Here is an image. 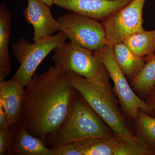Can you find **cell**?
I'll return each instance as SVG.
<instances>
[{"label": "cell", "instance_id": "2e32d148", "mask_svg": "<svg viewBox=\"0 0 155 155\" xmlns=\"http://www.w3.org/2000/svg\"><path fill=\"white\" fill-rule=\"evenodd\" d=\"M122 42L132 52L146 61L155 55V29L135 32Z\"/></svg>", "mask_w": 155, "mask_h": 155}, {"label": "cell", "instance_id": "cb8c5ba5", "mask_svg": "<svg viewBox=\"0 0 155 155\" xmlns=\"http://www.w3.org/2000/svg\"><path fill=\"white\" fill-rule=\"evenodd\" d=\"M152 155H155V147L152 150Z\"/></svg>", "mask_w": 155, "mask_h": 155}, {"label": "cell", "instance_id": "9a60e30c", "mask_svg": "<svg viewBox=\"0 0 155 155\" xmlns=\"http://www.w3.org/2000/svg\"><path fill=\"white\" fill-rule=\"evenodd\" d=\"M113 51L117 65L130 81L138 75L145 64V59L132 52L123 42L115 45Z\"/></svg>", "mask_w": 155, "mask_h": 155}, {"label": "cell", "instance_id": "4fadbf2b", "mask_svg": "<svg viewBox=\"0 0 155 155\" xmlns=\"http://www.w3.org/2000/svg\"><path fill=\"white\" fill-rule=\"evenodd\" d=\"M13 138L9 149V155H54L52 150L42 140L31 135L24 125L19 124L11 127Z\"/></svg>", "mask_w": 155, "mask_h": 155}, {"label": "cell", "instance_id": "603a6c76", "mask_svg": "<svg viewBox=\"0 0 155 155\" xmlns=\"http://www.w3.org/2000/svg\"><path fill=\"white\" fill-rule=\"evenodd\" d=\"M39 1L49 6L50 8H51L54 5V0H39Z\"/></svg>", "mask_w": 155, "mask_h": 155}, {"label": "cell", "instance_id": "52a82bcc", "mask_svg": "<svg viewBox=\"0 0 155 155\" xmlns=\"http://www.w3.org/2000/svg\"><path fill=\"white\" fill-rule=\"evenodd\" d=\"M81 155H152L151 149L136 135L115 134L74 142Z\"/></svg>", "mask_w": 155, "mask_h": 155}, {"label": "cell", "instance_id": "9c48e42d", "mask_svg": "<svg viewBox=\"0 0 155 155\" xmlns=\"http://www.w3.org/2000/svg\"><path fill=\"white\" fill-rule=\"evenodd\" d=\"M53 57L56 67L87 78L95 76L102 63L93 51L70 42L55 49Z\"/></svg>", "mask_w": 155, "mask_h": 155}, {"label": "cell", "instance_id": "30bf717a", "mask_svg": "<svg viewBox=\"0 0 155 155\" xmlns=\"http://www.w3.org/2000/svg\"><path fill=\"white\" fill-rule=\"evenodd\" d=\"M134 0H54V5L97 20L104 21Z\"/></svg>", "mask_w": 155, "mask_h": 155}, {"label": "cell", "instance_id": "8992f818", "mask_svg": "<svg viewBox=\"0 0 155 155\" xmlns=\"http://www.w3.org/2000/svg\"><path fill=\"white\" fill-rule=\"evenodd\" d=\"M60 30L71 42L91 50L97 51L107 45L103 23L71 12L58 18Z\"/></svg>", "mask_w": 155, "mask_h": 155}, {"label": "cell", "instance_id": "ac0fdd59", "mask_svg": "<svg viewBox=\"0 0 155 155\" xmlns=\"http://www.w3.org/2000/svg\"><path fill=\"white\" fill-rule=\"evenodd\" d=\"M135 135L141 139L152 150L155 147V117L138 110L134 119Z\"/></svg>", "mask_w": 155, "mask_h": 155}, {"label": "cell", "instance_id": "3957f363", "mask_svg": "<svg viewBox=\"0 0 155 155\" xmlns=\"http://www.w3.org/2000/svg\"><path fill=\"white\" fill-rule=\"evenodd\" d=\"M114 133L76 90L68 115L61 126L48 139L51 148L68 143L95 137H108Z\"/></svg>", "mask_w": 155, "mask_h": 155}, {"label": "cell", "instance_id": "7402d4cb", "mask_svg": "<svg viewBox=\"0 0 155 155\" xmlns=\"http://www.w3.org/2000/svg\"><path fill=\"white\" fill-rule=\"evenodd\" d=\"M10 127L5 110L2 104L0 103V130L7 129Z\"/></svg>", "mask_w": 155, "mask_h": 155}, {"label": "cell", "instance_id": "ffe728a7", "mask_svg": "<svg viewBox=\"0 0 155 155\" xmlns=\"http://www.w3.org/2000/svg\"><path fill=\"white\" fill-rule=\"evenodd\" d=\"M51 149L54 155H81L76 149L74 142L68 143Z\"/></svg>", "mask_w": 155, "mask_h": 155}, {"label": "cell", "instance_id": "d6986e66", "mask_svg": "<svg viewBox=\"0 0 155 155\" xmlns=\"http://www.w3.org/2000/svg\"><path fill=\"white\" fill-rule=\"evenodd\" d=\"M13 129L11 127L0 130V155H8L13 138Z\"/></svg>", "mask_w": 155, "mask_h": 155}, {"label": "cell", "instance_id": "e0dca14e", "mask_svg": "<svg viewBox=\"0 0 155 155\" xmlns=\"http://www.w3.org/2000/svg\"><path fill=\"white\" fill-rule=\"evenodd\" d=\"M134 91L144 100L155 86V55L146 61L140 72L130 81Z\"/></svg>", "mask_w": 155, "mask_h": 155}, {"label": "cell", "instance_id": "7a4b0ae2", "mask_svg": "<svg viewBox=\"0 0 155 155\" xmlns=\"http://www.w3.org/2000/svg\"><path fill=\"white\" fill-rule=\"evenodd\" d=\"M70 85L81 95L89 105L115 134L135 135L126 118L110 81L109 72L103 64L91 78L73 72H63Z\"/></svg>", "mask_w": 155, "mask_h": 155}, {"label": "cell", "instance_id": "5bb4252c", "mask_svg": "<svg viewBox=\"0 0 155 155\" xmlns=\"http://www.w3.org/2000/svg\"><path fill=\"white\" fill-rule=\"evenodd\" d=\"M11 12L4 3L0 6V82L5 81L12 68L9 53L11 36Z\"/></svg>", "mask_w": 155, "mask_h": 155}, {"label": "cell", "instance_id": "ba28073f", "mask_svg": "<svg viewBox=\"0 0 155 155\" xmlns=\"http://www.w3.org/2000/svg\"><path fill=\"white\" fill-rule=\"evenodd\" d=\"M145 1L134 0L103 21L107 45L113 47L131 34L144 30L142 12Z\"/></svg>", "mask_w": 155, "mask_h": 155}, {"label": "cell", "instance_id": "44dd1931", "mask_svg": "<svg viewBox=\"0 0 155 155\" xmlns=\"http://www.w3.org/2000/svg\"><path fill=\"white\" fill-rule=\"evenodd\" d=\"M144 101L147 105L152 110L154 116L155 117V86L153 87Z\"/></svg>", "mask_w": 155, "mask_h": 155}, {"label": "cell", "instance_id": "5b68a950", "mask_svg": "<svg viewBox=\"0 0 155 155\" xmlns=\"http://www.w3.org/2000/svg\"><path fill=\"white\" fill-rule=\"evenodd\" d=\"M93 51L107 70L114 82V91L126 118L129 121H134L139 109L154 116L152 110L134 91L127 78L117 65L114 59L113 47L107 44L100 49Z\"/></svg>", "mask_w": 155, "mask_h": 155}, {"label": "cell", "instance_id": "6da1fadb", "mask_svg": "<svg viewBox=\"0 0 155 155\" xmlns=\"http://www.w3.org/2000/svg\"><path fill=\"white\" fill-rule=\"evenodd\" d=\"M76 90L59 68L35 73L26 86L21 123L46 145L69 113Z\"/></svg>", "mask_w": 155, "mask_h": 155}, {"label": "cell", "instance_id": "277c9868", "mask_svg": "<svg viewBox=\"0 0 155 155\" xmlns=\"http://www.w3.org/2000/svg\"><path fill=\"white\" fill-rule=\"evenodd\" d=\"M67 38L61 31L55 35L32 43L23 38H19L11 46L13 54L20 64L13 78L26 87L42 61L51 51L66 43Z\"/></svg>", "mask_w": 155, "mask_h": 155}, {"label": "cell", "instance_id": "8fae6325", "mask_svg": "<svg viewBox=\"0 0 155 155\" xmlns=\"http://www.w3.org/2000/svg\"><path fill=\"white\" fill-rule=\"evenodd\" d=\"M25 21L34 28L33 41L52 36L60 30L59 23L53 17L51 8L39 0H28L23 11Z\"/></svg>", "mask_w": 155, "mask_h": 155}, {"label": "cell", "instance_id": "7c38bea8", "mask_svg": "<svg viewBox=\"0 0 155 155\" xmlns=\"http://www.w3.org/2000/svg\"><path fill=\"white\" fill-rule=\"evenodd\" d=\"M25 87L13 77L7 81L0 82V103L4 107L10 127L21 122Z\"/></svg>", "mask_w": 155, "mask_h": 155}]
</instances>
